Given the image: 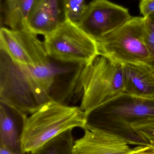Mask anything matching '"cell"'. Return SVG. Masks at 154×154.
<instances>
[{"label":"cell","mask_w":154,"mask_h":154,"mask_svg":"<svg viewBox=\"0 0 154 154\" xmlns=\"http://www.w3.org/2000/svg\"><path fill=\"white\" fill-rule=\"evenodd\" d=\"M84 130H99L120 137L129 144H151L133 129L132 124L154 117V99L124 93L85 113Z\"/></svg>","instance_id":"6da1fadb"},{"label":"cell","mask_w":154,"mask_h":154,"mask_svg":"<svg viewBox=\"0 0 154 154\" xmlns=\"http://www.w3.org/2000/svg\"><path fill=\"white\" fill-rule=\"evenodd\" d=\"M85 116L80 107L52 100L46 102L27 117L22 151L30 153L67 130L77 127L83 129Z\"/></svg>","instance_id":"7a4b0ae2"},{"label":"cell","mask_w":154,"mask_h":154,"mask_svg":"<svg viewBox=\"0 0 154 154\" xmlns=\"http://www.w3.org/2000/svg\"><path fill=\"white\" fill-rule=\"evenodd\" d=\"M124 91L123 64L100 54L82 69L76 93H82L80 107L86 113Z\"/></svg>","instance_id":"3957f363"},{"label":"cell","mask_w":154,"mask_h":154,"mask_svg":"<svg viewBox=\"0 0 154 154\" xmlns=\"http://www.w3.org/2000/svg\"><path fill=\"white\" fill-rule=\"evenodd\" d=\"M0 76V101L26 115L35 112L47 102L30 66L15 63L1 50Z\"/></svg>","instance_id":"277c9868"},{"label":"cell","mask_w":154,"mask_h":154,"mask_svg":"<svg viewBox=\"0 0 154 154\" xmlns=\"http://www.w3.org/2000/svg\"><path fill=\"white\" fill-rule=\"evenodd\" d=\"M43 42L49 57L63 63L87 66L100 54L96 41L68 20Z\"/></svg>","instance_id":"5b68a950"},{"label":"cell","mask_w":154,"mask_h":154,"mask_svg":"<svg viewBox=\"0 0 154 154\" xmlns=\"http://www.w3.org/2000/svg\"><path fill=\"white\" fill-rule=\"evenodd\" d=\"M145 19L132 17L115 30L97 41L99 53L124 63L149 65L150 55L145 42Z\"/></svg>","instance_id":"8992f818"},{"label":"cell","mask_w":154,"mask_h":154,"mask_svg":"<svg viewBox=\"0 0 154 154\" xmlns=\"http://www.w3.org/2000/svg\"><path fill=\"white\" fill-rule=\"evenodd\" d=\"M0 48L14 62L19 65L34 66L50 61L43 41L28 29L13 30L2 27Z\"/></svg>","instance_id":"52a82bcc"},{"label":"cell","mask_w":154,"mask_h":154,"mask_svg":"<svg viewBox=\"0 0 154 154\" xmlns=\"http://www.w3.org/2000/svg\"><path fill=\"white\" fill-rule=\"evenodd\" d=\"M132 17L124 6L108 0H92L77 24L97 41L120 28Z\"/></svg>","instance_id":"ba28073f"},{"label":"cell","mask_w":154,"mask_h":154,"mask_svg":"<svg viewBox=\"0 0 154 154\" xmlns=\"http://www.w3.org/2000/svg\"><path fill=\"white\" fill-rule=\"evenodd\" d=\"M66 2L36 0L27 21V29L36 35L52 33L68 20Z\"/></svg>","instance_id":"9c48e42d"},{"label":"cell","mask_w":154,"mask_h":154,"mask_svg":"<svg viewBox=\"0 0 154 154\" xmlns=\"http://www.w3.org/2000/svg\"><path fill=\"white\" fill-rule=\"evenodd\" d=\"M75 141L73 154H127L132 148L120 137L99 130H85Z\"/></svg>","instance_id":"30bf717a"},{"label":"cell","mask_w":154,"mask_h":154,"mask_svg":"<svg viewBox=\"0 0 154 154\" xmlns=\"http://www.w3.org/2000/svg\"><path fill=\"white\" fill-rule=\"evenodd\" d=\"M27 115L12 105L0 101V146L23 152L21 140Z\"/></svg>","instance_id":"8fae6325"},{"label":"cell","mask_w":154,"mask_h":154,"mask_svg":"<svg viewBox=\"0 0 154 154\" xmlns=\"http://www.w3.org/2000/svg\"><path fill=\"white\" fill-rule=\"evenodd\" d=\"M125 93L154 99V70L143 63L123 64Z\"/></svg>","instance_id":"7c38bea8"},{"label":"cell","mask_w":154,"mask_h":154,"mask_svg":"<svg viewBox=\"0 0 154 154\" xmlns=\"http://www.w3.org/2000/svg\"><path fill=\"white\" fill-rule=\"evenodd\" d=\"M36 1V0L5 1V24L13 30L27 29V21Z\"/></svg>","instance_id":"4fadbf2b"},{"label":"cell","mask_w":154,"mask_h":154,"mask_svg":"<svg viewBox=\"0 0 154 154\" xmlns=\"http://www.w3.org/2000/svg\"><path fill=\"white\" fill-rule=\"evenodd\" d=\"M74 143L72 129H69L29 154H73Z\"/></svg>","instance_id":"5bb4252c"},{"label":"cell","mask_w":154,"mask_h":154,"mask_svg":"<svg viewBox=\"0 0 154 154\" xmlns=\"http://www.w3.org/2000/svg\"><path fill=\"white\" fill-rule=\"evenodd\" d=\"M135 131L151 144L154 142V117L141 119L132 124Z\"/></svg>","instance_id":"9a60e30c"},{"label":"cell","mask_w":154,"mask_h":154,"mask_svg":"<svg viewBox=\"0 0 154 154\" xmlns=\"http://www.w3.org/2000/svg\"><path fill=\"white\" fill-rule=\"evenodd\" d=\"M144 19L145 42L150 55V62L148 65L154 70V13L148 15Z\"/></svg>","instance_id":"2e32d148"},{"label":"cell","mask_w":154,"mask_h":154,"mask_svg":"<svg viewBox=\"0 0 154 154\" xmlns=\"http://www.w3.org/2000/svg\"><path fill=\"white\" fill-rule=\"evenodd\" d=\"M85 0H67L66 11L68 20L77 23L81 20L86 9Z\"/></svg>","instance_id":"e0dca14e"},{"label":"cell","mask_w":154,"mask_h":154,"mask_svg":"<svg viewBox=\"0 0 154 154\" xmlns=\"http://www.w3.org/2000/svg\"><path fill=\"white\" fill-rule=\"evenodd\" d=\"M140 12L143 17H147L154 13V0H140L139 5Z\"/></svg>","instance_id":"ac0fdd59"},{"label":"cell","mask_w":154,"mask_h":154,"mask_svg":"<svg viewBox=\"0 0 154 154\" xmlns=\"http://www.w3.org/2000/svg\"><path fill=\"white\" fill-rule=\"evenodd\" d=\"M127 154H154V146L152 144L137 146L132 148Z\"/></svg>","instance_id":"d6986e66"},{"label":"cell","mask_w":154,"mask_h":154,"mask_svg":"<svg viewBox=\"0 0 154 154\" xmlns=\"http://www.w3.org/2000/svg\"><path fill=\"white\" fill-rule=\"evenodd\" d=\"M24 152H16L11 151L4 146H0V154H27ZM29 154V153H28Z\"/></svg>","instance_id":"ffe728a7"},{"label":"cell","mask_w":154,"mask_h":154,"mask_svg":"<svg viewBox=\"0 0 154 154\" xmlns=\"http://www.w3.org/2000/svg\"><path fill=\"white\" fill-rule=\"evenodd\" d=\"M151 144L153 145L154 146V142L151 143Z\"/></svg>","instance_id":"44dd1931"},{"label":"cell","mask_w":154,"mask_h":154,"mask_svg":"<svg viewBox=\"0 0 154 154\" xmlns=\"http://www.w3.org/2000/svg\"><path fill=\"white\" fill-rule=\"evenodd\" d=\"M8 1V0H5V1Z\"/></svg>","instance_id":"7402d4cb"}]
</instances>
